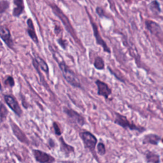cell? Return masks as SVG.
I'll return each mask as SVG.
<instances>
[{
  "instance_id": "6da1fadb",
  "label": "cell",
  "mask_w": 163,
  "mask_h": 163,
  "mask_svg": "<svg viewBox=\"0 0 163 163\" xmlns=\"http://www.w3.org/2000/svg\"><path fill=\"white\" fill-rule=\"evenodd\" d=\"M59 66L65 80L73 87H77V88H81V83L80 82V80H78V77H77V75L66 64L65 62L62 61H59Z\"/></svg>"
},
{
  "instance_id": "7a4b0ae2",
  "label": "cell",
  "mask_w": 163,
  "mask_h": 163,
  "mask_svg": "<svg viewBox=\"0 0 163 163\" xmlns=\"http://www.w3.org/2000/svg\"><path fill=\"white\" fill-rule=\"evenodd\" d=\"M115 119L114 120V123L118 126L122 127L125 129H129L131 131H136L140 133L143 132L145 131V128L143 127L138 126L136 124L129 122L126 116L122 114H120L119 113H115Z\"/></svg>"
},
{
  "instance_id": "3957f363",
  "label": "cell",
  "mask_w": 163,
  "mask_h": 163,
  "mask_svg": "<svg viewBox=\"0 0 163 163\" xmlns=\"http://www.w3.org/2000/svg\"><path fill=\"white\" fill-rule=\"evenodd\" d=\"M80 138H82L83 145H84L85 147L87 149H89L91 152L95 155V149L96 146L98 143V140L93 134L89 131H84L82 132L80 134Z\"/></svg>"
},
{
  "instance_id": "277c9868",
  "label": "cell",
  "mask_w": 163,
  "mask_h": 163,
  "mask_svg": "<svg viewBox=\"0 0 163 163\" xmlns=\"http://www.w3.org/2000/svg\"><path fill=\"white\" fill-rule=\"evenodd\" d=\"M52 10H53L54 13H55V14L61 19L62 23H63L64 26H65V28L66 29V30L68 31V32L70 33L71 36H72L74 39L77 40V36L76 34H75V32L73 30L72 24H70V22L68 18L67 17L63 14V12H62L56 5H52Z\"/></svg>"
},
{
  "instance_id": "5b68a950",
  "label": "cell",
  "mask_w": 163,
  "mask_h": 163,
  "mask_svg": "<svg viewBox=\"0 0 163 163\" xmlns=\"http://www.w3.org/2000/svg\"><path fill=\"white\" fill-rule=\"evenodd\" d=\"M87 11V15H89V20H90V22H91V26H92V28H93V33H94V36L95 37V39H96V43L100 46H101V47H103V51L104 52H107L108 54H110L111 53V51H110V49L108 47L107 44L106 43L105 41H104L103 39V38L101 37V35H100V33L99 31V30H98V27L96 25V24L95 23V22L94 21V20H93V19H92L91 16L90 15V14H89V12H87V10H86Z\"/></svg>"
},
{
  "instance_id": "8992f818",
  "label": "cell",
  "mask_w": 163,
  "mask_h": 163,
  "mask_svg": "<svg viewBox=\"0 0 163 163\" xmlns=\"http://www.w3.org/2000/svg\"><path fill=\"white\" fill-rule=\"evenodd\" d=\"M96 84L98 87V94L105 99H108L112 94V89L107 83L101 80H97L96 81Z\"/></svg>"
},
{
  "instance_id": "52a82bcc",
  "label": "cell",
  "mask_w": 163,
  "mask_h": 163,
  "mask_svg": "<svg viewBox=\"0 0 163 163\" xmlns=\"http://www.w3.org/2000/svg\"><path fill=\"white\" fill-rule=\"evenodd\" d=\"M64 112L65 114L68 115L69 117L72 119L75 123L78 124L79 126H83L85 124V119L83 117L76 111H75L72 109H69V108H64Z\"/></svg>"
},
{
  "instance_id": "ba28073f",
  "label": "cell",
  "mask_w": 163,
  "mask_h": 163,
  "mask_svg": "<svg viewBox=\"0 0 163 163\" xmlns=\"http://www.w3.org/2000/svg\"><path fill=\"white\" fill-rule=\"evenodd\" d=\"M145 25L147 30L154 35L158 36L161 35V33H162V30L159 24L156 22L152 21V20H146L145 22Z\"/></svg>"
},
{
  "instance_id": "9c48e42d",
  "label": "cell",
  "mask_w": 163,
  "mask_h": 163,
  "mask_svg": "<svg viewBox=\"0 0 163 163\" xmlns=\"http://www.w3.org/2000/svg\"><path fill=\"white\" fill-rule=\"evenodd\" d=\"M33 152L36 161L41 163H52L54 161V159L52 157H51L43 152L40 150H34Z\"/></svg>"
},
{
  "instance_id": "30bf717a",
  "label": "cell",
  "mask_w": 163,
  "mask_h": 163,
  "mask_svg": "<svg viewBox=\"0 0 163 163\" xmlns=\"http://www.w3.org/2000/svg\"><path fill=\"white\" fill-rule=\"evenodd\" d=\"M5 99L8 106H9L16 114L20 115V114H21V109H20L19 104L16 101V100L14 98L8 95L5 96Z\"/></svg>"
},
{
  "instance_id": "8fae6325",
  "label": "cell",
  "mask_w": 163,
  "mask_h": 163,
  "mask_svg": "<svg viewBox=\"0 0 163 163\" xmlns=\"http://www.w3.org/2000/svg\"><path fill=\"white\" fill-rule=\"evenodd\" d=\"M161 140V137L156 134H149L145 135L143 139V144H151L157 145Z\"/></svg>"
},
{
  "instance_id": "7c38bea8",
  "label": "cell",
  "mask_w": 163,
  "mask_h": 163,
  "mask_svg": "<svg viewBox=\"0 0 163 163\" xmlns=\"http://www.w3.org/2000/svg\"><path fill=\"white\" fill-rule=\"evenodd\" d=\"M0 37L1 38L2 40L6 42V43L10 46L12 44V40H11V35L10 32L8 30V29L6 27H0Z\"/></svg>"
},
{
  "instance_id": "4fadbf2b",
  "label": "cell",
  "mask_w": 163,
  "mask_h": 163,
  "mask_svg": "<svg viewBox=\"0 0 163 163\" xmlns=\"http://www.w3.org/2000/svg\"><path fill=\"white\" fill-rule=\"evenodd\" d=\"M145 161L147 163H160V157L155 152H148L145 155Z\"/></svg>"
},
{
  "instance_id": "5bb4252c",
  "label": "cell",
  "mask_w": 163,
  "mask_h": 163,
  "mask_svg": "<svg viewBox=\"0 0 163 163\" xmlns=\"http://www.w3.org/2000/svg\"><path fill=\"white\" fill-rule=\"evenodd\" d=\"M28 34L30 35V36L31 37V38L35 41V43H38V38L37 36L36 35V33L35 31V28H34V26H33V21L31 19H29L28 20Z\"/></svg>"
},
{
  "instance_id": "9a60e30c",
  "label": "cell",
  "mask_w": 163,
  "mask_h": 163,
  "mask_svg": "<svg viewBox=\"0 0 163 163\" xmlns=\"http://www.w3.org/2000/svg\"><path fill=\"white\" fill-rule=\"evenodd\" d=\"M15 8L14 10V15L19 16L21 14L24 9L23 0H14Z\"/></svg>"
},
{
  "instance_id": "2e32d148",
  "label": "cell",
  "mask_w": 163,
  "mask_h": 163,
  "mask_svg": "<svg viewBox=\"0 0 163 163\" xmlns=\"http://www.w3.org/2000/svg\"><path fill=\"white\" fill-rule=\"evenodd\" d=\"M12 129L14 132L15 135L17 137V138L22 142H26V137L24 135V134L22 133V131L17 126V125L12 124Z\"/></svg>"
},
{
  "instance_id": "e0dca14e",
  "label": "cell",
  "mask_w": 163,
  "mask_h": 163,
  "mask_svg": "<svg viewBox=\"0 0 163 163\" xmlns=\"http://www.w3.org/2000/svg\"><path fill=\"white\" fill-rule=\"evenodd\" d=\"M149 8L152 12L155 14H159L161 12V9L159 3L157 0H154L149 5Z\"/></svg>"
},
{
  "instance_id": "ac0fdd59",
  "label": "cell",
  "mask_w": 163,
  "mask_h": 163,
  "mask_svg": "<svg viewBox=\"0 0 163 163\" xmlns=\"http://www.w3.org/2000/svg\"><path fill=\"white\" fill-rule=\"evenodd\" d=\"M104 62L101 57H96L94 62V68L98 70H103L104 68Z\"/></svg>"
},
{
  "instance_id": "d6986e66",
  "label": "cell",
  "mask_w": 163,
  "mask_h": 163,
  "mask_svg": "<svg viewBox=\"0 0 163 163\" xmlns=\"http://www.w3.org/2000/svg\"><path fill=\"white\" fill-rule=\"evenodd\" d=\"M35 61H36V64L39 65V66L40 67L41 70L44 71V72L46 73L49 72V67L44 60H43L41 57H40L38 56H36Z\"/></svg>"
},
{
  "instance_id": "ffe728a7",
  "label": "cell",
  "mask_w": 163,
  "mask_h": 163,
  "mask_svg": "<svg viewBox=\"0 0 163 163\" xmlns=\"http://www.w3.org/2000/svg\"><path fill=\"white\" fill-rule=\"evenodd\" d=\"M61 150L63 151L65 154H70V152H74V149L72 146H70L67 145L64 141L62 140V138H61Z\"/></svg>"
},
{
  "instance_id": "44dd1931",
  "label": "cell",
  "mask_w": 163,
  "mask_h": 163,
  "mask_svg": "<svg viewBox=\"0 0 163 163\" xmlns=\"http://www.w3.org/2000/svg\"><path fill=\"white\" fill-rule=\"evenodd\" d=\"M97 150H98V153L99 154L100 156H104V154H106V148L104 145L100 142L97 145Z\"/></svg>"
},
{
  "instance_id": "7402d4cb",
  "label": "cell",
  "mask_w": 163,
  "mask_h": 163,
  "mask_svg": "<svg viewBox=\"0 0 163 163\" xmlns=\"http://www.w3.org/2000/svg\"><path fill=\"white\" fill-rule=\"evenodd\" d=\"M8 5H9V4L7 1H3L0 2V14L5 12L8 8Z\"/></svg>"
},
{
  "instance_id": "603a6c76",
  "label": "cell",
  "mask_w": 163,
  "mask_h": 163,
  "mask_svg": "<svg viewBox=\"0 0 163 163\" xmlns=\"http://www.w3.org/2000/svg\"><path fill=\"white\" fill-rule=\"evenodd\" d=\"M96 13L99 17L103 18L104 17V11L102 7H98L96 8Z\"/></svg>"
},
{
  "instance_id": "cb8c5ba5",
  "label": "cell",
  "mask_w": 163,
  "mask_h": 163,
  "mask_svg": "<svg viewBox=\"0 0 163 163\" xmlns=\"http://www.w3.org/2000/svg\"><path fill=\"white\" fill-rule=\"evenodd\" d=\"M58 43H59V44L61 46L62 48L63 49H66L67 47V45H68L66 41L64 40H62V38L58 40Z\"/></svg>"
},
{
  "instance_id": "d4e9b609",
  "label": "cell",
  "mask_w": 163,
  "mask_h": 163,
  "mask_svg": "<svg viewBox=\"0 0 163 163\" xmlns=\"http://www.w3.org/2000/svg\"><path fill=\"white\" fill-rule=\"evenodd\" d=\"M54 130H55V133L57 135H61V131L60 130V128L58 126L57 123H54Z\"/></svg>"
},
{
  "instance_id": "484cf974",
  "label": "cell",
  "mask_w": 163,
  "mask_h": 163,
  "mask_svg": "<svg viewBox=\"0 0 163 163\" xmlns=\"http://www.w3.org/2000/svg\"><path fill=\"white\" fill-rule=\"evenodd\" d=\"M6 83H7L8 84H9L10 86H14V80L12 77H10L7 78V80H6Z\"/></svg>"
},
{
  "instance_id": "4316f807",
  "label": "cell",
  "mask_w": 163,
  "mask_h": 163,
  "mask_svg": "<svg viewBox=\"0 0 163 163\" xmlns=\"http://www.w3.org/2000/svg\"><path fill=\"white\" fill-rule=\"evenodd\" d=\"M73 1H75V2H77V1H78V0H73Z\"/></svg>"
},
{
  "instance_id": "83f0119b",
  "label": "cell",
  "mask_w": 163,
  "mask_h": 163,
  "mask_svg": "<svg viewBox=\"0 0 163 163\" xmlns=\"http://www.w3.org/2000/svg\"><path fill=\"white\" fill-rule=\"evenodd\" d=\"M0 89H1V83H0Z\"/></svg>"
},
{
  "instance_id": "f1b7e54d",
  "label": "cell",
  "mask_w": 163,
  "mask_h": 163,
  "mask_svg": "<svg viewBox=\"0 0 163 163\" xmlns=\"http://www.w3.org/2000/svg\"><path fill=\"white\" fill-rule=\"evenodd\" d=\"M161 141H162V143H163V138H162V139H161Z\"/></svg>"
},
{
  "instance_id": "f546056e",
  "label": "cell",
  "mask_w": 163,
  "mask_h": 163,
  "mask_svg": "<svg viewBox=\"0 0 163 163\" xmlns=\"http://www.w3.org/2000/svg\"><path fill=\"white\" fill-rule=\"evenodd\" d=\"M0 110H1V108H0Z\"/></svg>"
}]
</instances>
